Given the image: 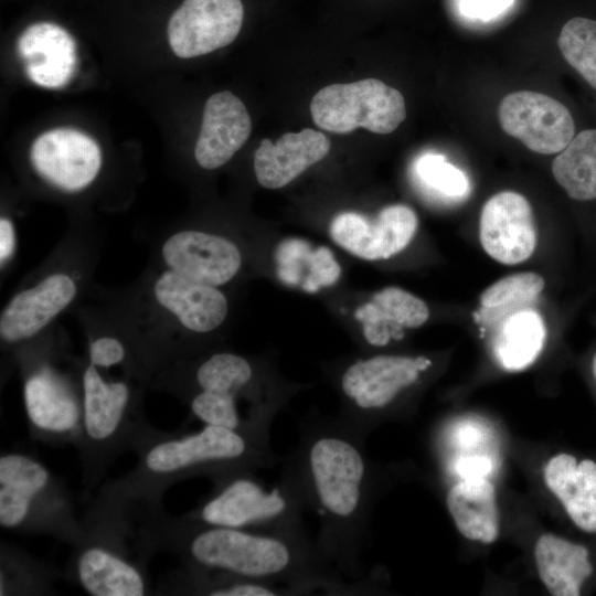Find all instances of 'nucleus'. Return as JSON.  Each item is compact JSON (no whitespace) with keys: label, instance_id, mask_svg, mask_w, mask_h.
<instances>
[{"label":"nucleus","instance_id":"nucleus-1","mask_svg":"<svg viewBox=\"0 0 596 596\" xmlns=\"http://www.w3.org/2000/svg\"><path fill=\"white\" fill-rule=\"evenodd\" d=\"M127 513L135 549L145 560L168 551L184 566L286 586L296 595L361 592V582L349 583L306 533L204 524L185 515L170 517L161 502H131Z\"/></svg>","mask_w":596,"mask_h":596},{"label":"nucleus","instance_id":"nucleus-2","mask_svg":"<svg viewBox=\"0 0 596 596\" xmlns=\"http://www.w3.org/2000/svg\"><path fill=\"white\" fill-rule=\"evenodd\" d=\"M296 448L283 459L306 510L319 522L321 556L347 578L361 579V550L371 499L363 436L340 421L300 423Z\"/></svg>","mask_w":596,"mask_h":596},{"label":"nucleus","instance_id":"nucleus-3","mask_svg":"<svg viewBox=\"0 0 596 596\" xmlns=\"http://www.w3.org/2000/svg\"><path fill=\"white\" fill-rule=\"evenodd\" d=\"M269 441L213 425L181 434L161 432L151 425L132 448L138 457L136 467L103 489L129 501L161 502L171 485L187 478L214 480L235 471L272 468L280 458Z\"/></svg>","mask_w":596,"mask_h":596},{"label":"nucleus","instance_id":"nucleus-4","mask_svg":"<svg viewBox=\"0 0 596 596\" xmlns=\"http://www.w3.org/2000/svg\"><path fill=\"white\" fill-rule=\"evenodd\" d=\"M213 488L184 515L193 521L268 533H306V505L291 475L283 468L280 479L267 483L255 470H241L212 480Z\"/></svg>","mask_w":596,"mask_h":596},{"label":"nucleus","instance_id":"nucleus-5","mask_svg":"<svg viewBox=\"0 0 596 596\" xmlns=\"http://www.w3.org/2000/svg\"><path fill=\"white\" fill-rule=\"evenodd\" d=\"M0 525L72 545L85 535L67 488L38 458L20 451L0 456Z\"/></svg>","mask_w":596,"mask_h":596},{"label":"nucleus","instance_id":"nucleus-6","mask_svg":"<svg viewBox=\"0 0 596 596\" xmlns=\"http://www.w3.org/2000/svg\"><path fill=\"white\" fill-rule=\"evenodd\" d=\"M81 384L83 425L75 446L82 461L83 485L92 489L121 453L132 450L151 424L146 421L126 381H107L88 362Z\"/></svg>","mask_w":596,"mask_h":596},{"label":"nucleus","instance_id":"nucleus-7","mask_svg":"<svg viewBox=\"0 0 596 596\" xmlns=\"http://www.w3.org/2000/svg\"><path fill=\"white\" fill-rule=\"evenodd\" d=\"M255 366L245 356L232 352L213 353L194 369L195 392L189 397V408L203 425L262 436L252 428L240 401L247 398L272 418L281 402L255 394Z\"/></svg>","mask_w":596,"mask_h":596},{"label":"nucleus","instance_id":"nucleus-8","mask_svg":"<svg viewBox=\"0 0 596 596\" xmlns=\"http://www.w3.org/2000/svg\"><path fill=\"white\" fill-rule=\"evenodd\" d=\"M430 365V359L424 355L379 354L355 360L344 369L339 381L347 401L341 421L364 437L373 419L416 384Z\"/></svg>","mask_w":596,"mask_h":596},{"label":"nucleus","instance_id":"nucleus-9","mask_svg":"<svg viewBox=\"0 0 596 596\" xmlns=\"http://www.w3.org/2000/svg\"><path fill=\"white\" fill-rule=\"evenodd\" d=\"M313 123L334 134H348L360 127L381 135L393 132L406 117L400 91L376 78L348 84H331L311 99Z\"/></svg>","mask_w":596,"mask_h":596},{"label":"nucleus","instance_id":"nucleus-10","mask_svg":"<svg viewBox=\"0 0 596 596\" xmlns=\"http://www.w3.org/2000/svg\"><path fill=\"white\" fill-rule=\"evenodd\" d=\"M84 528V538L73 545L68 572L73 579L92 596L148 595L145 566L130 558L127 546L103 528Z\"/></svg>","mask_w":596,"mask_h":596},{"label":"nucleus","instance_id":"nucleus-11","mask_svg":"<svg viewBox=\"0 0 596 596\" xmlns=\"http://www.w3.org/2000/svg\"><path fill=\"white\" fill-rule=\"evenodd\" d=\"M23 403L35 439L76 445L83 425V392L50 364L34 366L23 383Z\"/></svg>","mask_w":596,"mask_h":596},{"label":"nucleus","instance_id":"nucleus-12","mask_svg":"<svg viewBox=\"0 0 596 596\" xmlns=\"http://www.w3.org/2000/svg\"><path fill=\"white\" fill-rule=\"evenodd\" d=\"M501 128L528 149L553 155L574 138L575 124L570 110L542 93L522 91L507 95L500 103Z\"/></svg>","mask_w":596,"mask_h":596},{"label":"nucleus","instance_id":"nucleus-13","mask_svg":"<svg viewBox=\"0 0 596 596\" xmlns=\"http://www.w3.org/2000/svg\"><path fill=\"white\" fill-rule=\"evenodd\" d=\"M244 18L241 0H184L168 23V40L181 58L209 54L231 44Z\"/></svg>","mask_w":596,"mask_h":596},{"label":"nucleus","instance_id":"nucleus-14","mask_svg":"<svg viewBox=\"0 0 596 596\" xmlns=\"http://www.w3.org/2000/svg\"><path fill=\"white\" fill-rule=\"evenodd\" d=\"M417 228V216L405 204L389 205L371 221L355 212H342L330 224L333 242L365 259H387L403 251Z\"/></svg>","mask_w":596,"mask_h":596},{"label":"nucleus","instance_id":"nucleus-15","mask_svg":"<svg viewBox=\"0 0 596 596\" xmlns=\"http://www.w3.org/2000/svg\"><path fill=\"white\" fill-rule=\"evenodd\" d=\"M30 160L41 178L67 191L89 185L102 167V152L88 135L72 128L41 134L32 143Z\"/></svg>","mask_w":596,"mask_h":596},{"label":"nucleus","instance_id":"nucleus-16","mask_svg":"<svg viewBox=\"0 0 596 596\" xmlns=\"http://www.w3.org/2000/svg\"><path fill=\"white\" fill-rule=\"evenodd\" d=\"M161 255L168 269L214 287L228 283L242 265V254L235 243L193 230L170 235L162 244Z\"/></svg>","mask_w":596,"mask_h":596},{"label":"nucleus","instance_id":"nucleus-17","mask_svg":"<svg viewBox=\"0 0 596 596\" xmlns=\"http://www.w3.org/2000/svg\"><path fill=\"white\" fill-rule=\"evenodd\" d=\"M480 241L496 260L513 265L528 259L536 245V232L529 201L513 191L491 196L480 216Z\"/></svg>","mask_w":596,"mask_h":596},{"label":"nucleus","instance_id":"nucleus-18","mask_svg":"<svg viewBox=\"0 0 596 596\" xmlns=\"http://www.w3.org/2000/svg\"><path fill=\"white\" fill-rule=\"evenodd\" d=\"M77 286L65 273H53L11 298L0 315V337L8 344L39 334L75 299Z\"/></svg>","mask_w":596,"mask_h":596},{"label":"nucleus","instance_id":"nucleus-19","mask_svg":"<svg viewBox=\"0 0 596 596\" xmlns=\"http://www.w3.org/2000/svg\"><path fill=\"white\" fill-rule=\"evenodd\" d=\"M252 131L243 102L228 91L213 94L205 103L194 156L200 167L213 170L238 151Z\"/></svg>","mask_w":596,"mask_h":596},{"label":"nucleus","instance_id":"nucleus-20","mask_svg":"<svg viewBox=\"0 0 596 596\" xmlns=\"http://www.w3.org/2000/svg\"><path fill=\"white\" fill-rule=\"evenodd\" d=\"M153 294L157 302L191 332L214 331L228 312L227 299L217 287L191 280L171 269L159 275Z\"/></svg>","mask_w":596,"mask_h":596},{"label":"nucleus","instance_id":"nucleus-21","mask_svg":"<svg viewBox=\"0 0 596 596\" xmlns=\"http://www.w3.org/2000/svg\"><path fill=\"white\" fill-rule=\"evenodd\" d=\"M18 53L28 77L46 88L68 84L76 71V43L62 26L38 22L28 26L18 40Z\"/></svg>","mask_w":596,"mask_h":596},{"label":"nucleus","instance_id":"nucleus-22","mask_svg":"<svg viewBox=\"0 0 596 596\" xmlns=\"http://www.w3.org/2000/svg\"><path fill=\"white\" fill-rule=\"evenodd\" d=\"M330 148L327 136L311 128L286 132L275 143L265 138L254 153L256 179L266 189L283 188L322 160Z\"/></svg>","mask_w":596,"mask_h":596},{"label":"nucleus","instance_id":"nucleus-23","mask_svg":"<svg viewBox=\"0 0 596 596\" xmlns=\"http://www.w3.org/2000/svg\"><path fill=\"white\" fill-rule=\"evenodd\" d=\"M354 317L362 323L366 342L373 347H384L392 339H402L404 329L424 324L429 310L413 294L398 287H386L359 307Z\"/></svg>","mask_w":596,"mask_h":596},{"label":"nucleus","instance_id":"nucleus-24","mask_svg":"<svg viewBox=\"0 0 596 596\" xmlns=\"http://www.w3.org/2000/svg\"><path fill=\"white\" fill-rule=\"evenodd\" d=\"M547 488L558 498L573 522L583 531L596 532V464L560 454L544 468Z\"/></svg>","mask_w":596,"mask_h":596},{"label":"nucleus","instance_id":"nucleus-25","mask_svg":"<svg viewBox=\"0 0 596 596\" xmlns=\"http://www.w3.org/2000/svg\"><path fill=\"white\" fill-rule=\"evenodd\" d=\"M447 508L467 539L490 544L499 534V511L493 485L485 477L465 478L450 488Z\"/></svg>","mask_w":596,"mask_h":596},{"label":"nucleus","instance_id":"nucleus-26","mask_svg":"<svg viewBox=\"0 0 596 596\" xmlns=\"http://www.w3.org/2000/svg\"><path fill=\"white\" fill-rule=\"evenodd\" d=\"M534 557L542 583L554 596H578L593 572L586 547L554 534L539 538Z\"/></svg>","mask_w":596,"mask_h":596},{"label":"nucleus","instance_id":"nucleus-27","mask_svg":"<svg viewBox=\"0 0 596 596\" xmlns=\"http://www.w3.org/2000/svg\"><path fill=\"white\" fill-rule=\"evenodd\" d=\"M545 340V327L539 313L517 310L501 319L493 341L496 358L511 371L530 365L540 354Z\"/></svg>","mask_w":596,"mask_h":596},{"label":"nucleus","instance_id":"nucleus-28","mask_svg":"<svg viewBox=\"0 0 596 596\" xmlns=\"http://www.w3.org/2000/svg\"><path fill=\"white\" fill-rule=\"evenodd\" d=\"M552 172L572 199H596V129L575 136L553 160Z\"/></svg>","mask_w":596,"mask_h":596},{"label":"nucleus","instance_id":"nucleus-29","mask_svg":"<svg viewBox=\"0 0 596 596\" xmlns=\"http://www.w3.org/2000/svg\"><path fill=\"white\" fill-rule=\"evenodd\" d=\"M168 590L173 594L209 596L296 595L286 586L188 566L174 575Z\"/></svg>","mask_w":596,"mask_h":596},{"label":"nucleus","instance_id":"nucleus-30","mask_svg":"<svg viewBox=\"0 0 596 596\" xmlns=\"http://www.w3.org/2000/svg\"><path fill=\"white\" fill-rule=\"evenodd\" d=\"M55 573L25 552L1 544L0 596L46 595L52 592Z\"/></svg>","mask_w":596,"mask_h":596},{"label":"nucleus","instance_id":"nucleus-31","mask_svg":"<svg viewBox=\"0 0 596 596\" xmlns=\"http://www.w3.org/2000/svg\"><path fill=\"white\" fill-rule=\"evenodd\" d=\"M544 288V279L535 273H520L504 277L489 288L480 298L479 318L487 324L524 309Z\"/></svg>","mask_w":596,"mask_h":596},{"label":"nucleus","instance_id":"nucleus-32","mask_svg":"<svg viewBox=\"0 0 596 596\" xmlns=\"http://www.w3.org/2000/svg\"><path fill=\"white\" fill-rule=\"evenodd\" d=\"M557 45L565 61L596 89V21L571 19L563 25Z\"/></svg>","mask_w":596,"mask_h":596},{"label":"nucleus","instance_id":"nucleus-33","mask_svg":"<svg viewBox=\"0 0 596 596\" xmlns=\"http://www.w3.org/2000/svg\"><path fill=\"white\" fill-rule=\"evenodd\" d=\"M415 171L419 180L430 190L448 198H464L469 191V181L466 174L444 156L425 153L415 163Z\"/></svg>","mask_w":596,"mask_h":596},{"label":"nucleus","instance_id":"nucleus-34","mask_svg":"<svg viewBox=\"0 0 596 596\" xmlns=\"http://www.w3.org/2000/svg\"><path fill=\"white\" fill-rule=\"evenodd\" d=\"M128 352L125 344L111 336H102L89 343L88 360L96 368L109 369L124 363Z\"/></svg>","mask_w":596,"mask_h":596},{"label":"nucleus","instance_id":"nucleus-35","mask_svg":"<svg viewBox=\"0 0 596 596\" xmlns=\"http://www.w3.org/2000/svg\"><path fill=\"white\" fill-rule=\"evenodd\" d=\"M15 234L12 222L8 217L0 219V263L3 266L13 255Z\"/></svg>","mask_w":596,"mask_h":596},{"label":"nucleus","instance_id":"nucleus-36","mask_svg":"<svg viewBox=\"0 0 596 596\" xmlns=\"http://www.w3.org/2000/svg\"><path fill=\"white\" fill-rule=\"evenodd\" d=\"M490 462L485 458H468L462 459L457 465L458 472L462 478L485 477L490 470Z\"/></svg>","mask_w":596,"mask_h":596}]
</instances>
